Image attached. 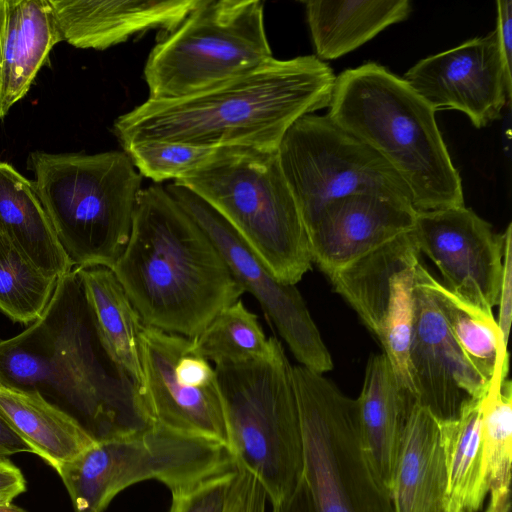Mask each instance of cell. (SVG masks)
<instances>
[{
  "mask_svg": "<svg viewBox=\"0 0 512 512\" xmlns=\"http://www.w3.org/2000/svg\"><path fill=\"white\" fill-rule=\"evenodd\" d=\"M0 385L36 391L73 416L95 441L152 426L141 387L108 355L76 268L58 279L39 319L0 339Z\"/></svg>",
  "mask_w": 512,
  "mask_h": 512,
  "instance_id": "1",
  "label": "cell"
},
{
  "mask_svg": "<svg viewBox=\"0 0 512 512\" xmlns=\"http://www.w3.org/2000/svg\"><path fill=\"white\" fill-rule=\"evenodd\" d=\"M335 78L316 56L273 57L200 93L176 100L147 99L119 116L113 131L122 146L164 142L278 149L299 118L329 106Z\"/></svg>",
  "mask_w": 512,
  "mask_h": 512,
  "instance_id": "2",
  "label": "cell"
},
{
  "mask_svg": "<svg viewBox=\"0 0 512 512\" xmlns=\"http://www.w3.org/2000/svg\"><path fill=\"white\" fill-rule=\"evenodd\" d=\"M111 270L143 325L191 339L244 293L211 240L158 184L139 192Z\"/></svg>",
  "mask_w": 512,
  "mask_h": 512,
  "instance_id": "3",
  "label": "cell"
},
{
  "mask_svg": "<svg viewBox=\"0 0 512 512\" xmlns=\"http://www.w3.org/2000/svg\"><path fill=\"white\" fill-rule=\"evenodd\" d=\"M328 108L332 122L395 170L416 211L464 205L436 111L403 78L376 62L346 69L335 78Z\"/></svg>",
  "mask_w": 512,
  "mask_h": 512,
  "instance_id": "4",
  "label": "cell"
},
{
  "mask_svg": "<svg viewBox=\"0 0 512 512\" xmlns=\"http://www.w3.org/2000/svg\"><path fill=\"white\" fill-rule=\"evenodd\" d=\"M32 181L74 267H107L125 247L142 175L124 151L29 154Z\"/></svg>",
  "mask_w": 512,
  "mask_h": 512,
  "instance_id": "5",
  "label": "cell"
},
{
  "mask_svg": "<svg viewBox=\"0 0 512 512\" xmlns=\"http://www.w3.org/2000/svg\"><path fill=\"white\" fill-rule=\"evenodd\" d=\"M175 182L224 217L280 281L295 285L311 269L309 236L278 149L226 147Z\"/></svg>",
  "mask_w": 512,
  "mask_h": 512,
  "instance_id": "6",
  "label": "cell"
},
{
  "mask_svg": "<svg viewBox=\"0 0 512 512\" xmlns=\"http://www.w3.org/2000/svg\"><path fill=\"white\" fill-rule=\"evenodd\" d=\"M237 467L254 475L272 506L303 475V440L292 366L279 342L261 361L214 366Z\"/></svg>",
  "mask_w": 512,
  "mask_h": 512,
  "instance_id": "7",
  "label": "cell"
},
{
  "mask_svg": "<svg viewBox=\"0 0 512 512\" xmlns=\"http://www.w3.org/2000/svg\"><path fill=\"white\" fill-rule=\"evenodd\" d=\"M272 58L261 1L202 0L149 53L144 67L148 99H182Z\"/></svg>",
  "mask_w": 512,
  "mask_h": 512,
  "instance_id": "8",
  "label": "cell"
},
{
  "mask_svg": "<svg viewBox=\"0 0 512 512\" xmlns=\"http://www.w3.org/2000/svg\"><path fill=\"white\" fill-rule=\"evenodd\" d=\"M303 440V477L316 512H395L362 444L358 400L323 374L292 366Z\"/></svg>",
  "mask_w": 512,
  "mask_h": 512,
  "instance_id": "9",
  "label": "cell"
},
{
  "mask_svg": "<svg viewBox=\"0 0 512 512\" xmlns=\"http://www.w3.org/2000/svg\"><path fill=\"white\" fill-rule=\"evenodd\" d=\"M234 466L223 444L155 424L134 435L95 441L57 472L75 512H103L137 482L158 480L173 494Z\"/></svg>",
  "mask_w": 512,
  "mask_h": 512,
  "instance_id": "10",
  "label": "cell"
},
{
  "mask_svg": "<svg viewBox=\"0 0 512 512\" xmlns=\"http://www.w3.org/2000/svg\"><path fill=\"white\" fill-rule=\"evenodd\" d=\"M278 157L305 227L325 205L349 195L411 204L408 187L385 159L326 115L299 118L280 142Z\"/></svg>",
  "mask_w": 512,
  "mask_h": 512,
  "instance_id": "11",
  "label": "cell"
},
{
  "mask_svg": "<svg viewBox=\"0 0 512 512\" xmlns=\"http://www.w3.org/2000/svg\"><path fill=\"white\" fill-rule=\"evenodd\" d=\"M139 351L141 391L154 424L228 448L216 372L193 339L142 325Z\"/></svg>",
  "mask_w": 512,
  "mask_h": 512,
  "instance_id": "12",
  "label": "cell"
},
{
  "mask_svg": "<svg viewBox=\"0 0 512 512\" xmlns=\"http://www.w3.org/2000/svg\"><path fill=\"white\" fill-rule=\"evenodd\" d=\"M419 254L409 231L327 275L378 338L400 384L413 398L408 352Z\"/></svg>",
  "mask_w": 512,
  "mask_h": 512,
  "instance_id": "13",
  "label": "cell"
},
{
  "mask_svg": "<svg viewBox=\"0 0 512 512\" xmlns=\"http://www.w3.org/2000/svg\"><path fill=\"white\" fill-rule=\"evenodd\" d=\"M165 189L211 240L244 292L259 302L300 365L321 374L330 371L331 355L295 285L277 279L231 224L195 192L175 181Z\"/></svg>",
  "mask_w": 512,
  "mask_h": 512,
  "instance_id": "14",
  "label": "cell"
},
{
  "mask_svg": "<svg viewBox=\"0 0 512 512\" xmlns=\"http://www.w3.org/2000/svg\"><path fill=\"white\" fill-rule=\"evenodd\" d=\"M419 252L439 269L443 286L492 314L498 304L505 233L463 206L417 211L411 230Z\"/></svg>",
  "mask_w": 512,
  "mask_h": 512,
  "instance_id": "15",
  "label": "cell"
},
{
  "mask_svg": "<svg viewBox=\"0 0 512 512\" xmlns=\"http://www.w3.org/2000/svg\"><path fill=\"white\" fill-rule=\"evenodd\" d=\"M403 79L435 111L458 110L478 129L500 119L512 96L495 29L421 59Z\"/></svg>",
  "mask_w": 512,
  "mask_h": 512,
  "instance_id": "16",
  "label": "cell"
},
{
  "mask_svg": "<svg viewBox=\"0 0 512 512\" xmlns=\"http://www.w3.org/2000/svg\"><path fill=\"white\" fill-rule=\"evenodd\" d=\"M413 308L408 360L414 399L438 420H453L466 402L484 396L489 382L457 345L416 271Z\"/></svg>",
  "mask_w": 512,
  "mask_h": 512,
  "instance_id": "17",
  "label": "cell"
},
{
  "mask_svg": "<svg viewBox=\"0 0 512 512\" xmlns=\"http://www.w3.org/2000/svg\"><path fill=\"white\" fill-rule=\"evenodd\" d=\"M416 212L408 202L377 194L331 201L306 227L313 262L329 275L411 231Z\"/></svg>",
  "mask_w": 512,
  "mask_h": 512,
  "instance_id": "18",
  "label": "cell"
},
{
  "mask_svg": "<svg viewBox=\"0 0 512 512\" xmlns=\"http://www.w3.org/2000/svg\"><path fill=\"white\" fill-rule=\"evenodd\" d=\"M61 37L73 47L104 50L149 31L175 30L202 0H48Z\"/></svg>",
  "mask_w": 512,
  "mask_h": 512,
  "instance_id": "19",
  "label": "cell"
},
{
  "mask_svg": "<svg viewBox=\"0 0 512 512\" xmlns=\"http://www.w3.org/2000/svg\"><path fill=\"white\" fill-rule=\"evenodd\" d=\"M61 42L48 0H0V121Z\"/></svg>",
  "mask_w": 512,
  "mask_h": 512,
  "instance_id": "20",
  "label": "cell"
},
{
  "mask_svg": "<svg viewBox=\"0 0 512 512\" xmlns=\"http://www.w3.org/2000/svg\"><path fill=\"white\" fill-rule=\"evenodd\" d=\"M357 400L364 451L375 474L391 494L404 427L415 399L400 384L382 353L369 358Z\"/></svg>",
  "mask_w": 512,
  "mask_h": 512,
  "instance_id": "21",
  "label": "cell"
},
{
  "mask_svg": "<svg viewBox=\"0 0 512 512\" xmlns=\"http://www.w3.org/2000/svg\"><path fill=\"white\" fill-rule=\"evenodd\" d=\"M445 489L440 421L414 401L394 469L391 497L395 512H440Z\"/></svg>",
  "mask_w": 512,
  "mask_h": 512,
  "instance_id": "22",
  "label": "cell"
},
{
  "mask_svg": "<svg viewBox=\"0 0 512 512\" xmlns=\"http://www.w3.org/2000/svg\"><path fill=\"white\" fill-rule=\"evenodd\" d=\"M0 232L50 277L60 279L74 268L33 182L1 160Z\"/></svg>",
  "mask_w": 512,
  "mask_h": 512,
  "instance_id": "23",
  "label": "cell"
},
{
  "mask_svg": "<svg viewBox=\"0 0 512 512\" xmlns=\"http://www.w3.org/2000/svg\"><path fill=\"white\" fill-rule=\"evenodd\" d=\"M316 57L334 60L357 49L388 26L408 19L409 0L306 1Z\"/></svg>",
  "mask_w": 512,
  "mask_h": 512,
  "instance_id": "24",
  "label": "cell"
},
{
  "mask_svg": "<svg viewBox=\"0 0 512 512\" xmlns=\"http://www.w3.org/2000/svg\"><path fill=\"white\" fill-rule=\"evenodd\" d=\"M0 414L56 471L95 442L73 416L36 391L0 385Z\"/></svg>",
  "mask_w": 512,
  "mask_h": 512,
  "instance_id": "25",
  "label": "cell"
},
{
  "mask_svg": "<svg viewBox=\"0 0 512 512\" xmlns=\"http://www.w3.org/2000/svg\"><path fill=\"white\" fill-rule=\"evenodd\" d=\"M104 349L141 387L139 333L142 322L120 282L107 267H74Z\"/></svg>",
  "mask_w": 512,
  "mask_h": 512,
  "instance_id": "26",
  "label": "cell"
},
{
  "mask_svg": "<svg viewBox=\"0 0 512 512\" xmlns=\"http://www.w3.org/2000/svg\"><path fill=\"white\" fill-rule=\"evenodd\" d=\"M481 399L466 402L457 418L439 420L446 469L442 509L446 512H477L489 492L482 451Z\"/></svg>",
  "mask_w": 512,
  "mask_h": 512,
  "instance_id": "27",
  "label": "cell"
},
{
  "mask_svg": "<svg viewBox=\"0 0 512 512\" xmlns=\"http://www.w3.org/2000/svg\"><path fill=\"white\" fill-rule=\"evenodd\" d=\"M509 364L498 363L481 399L484 472L492 512H510L512 383Z\"/></svg>",
  "mask_w": 512,
  "mask_h": 512,
  "instance_id": "28",
  "label": "cell"
},
{
  "mask_svg": "<svg viewBox=\"0 0 512 512\" xmlns=\"http://www.w3.org/2000/svg\"><path fill=\"white\" fill-rule=\"evenodd\" d=\"M416 272L431 292L457 345L489 382L497 363H509L493 313H486L449 291L420 262Z\"/></svg>",
  "mask_w": 512,
  "mask_h": 512,
  "instance_id": "29",
  "label": "cell"
},
{
  "mask_svg": "<svg viewBox=\"0 0 512 512\" xmlns=\"http://www.w3.org/2000/svg\"><path fill=\"white\" fill-rule=\"evenodd\" d=\"M193 341L200 355L215 365L267 359L279 343L265 336L257 315L240 299L222 309Z\"/></svg>",
  "mask_w": 512,
  "mask_h": 512,
  "instance_id": "30",
  "label": "cell"
},
{
  "mask_svg": "<svg viewBox=\"0 0 512 512\" xmlns=\"http://www.w3.org/2000/svg\"><path fill=\"white\" fill-rule=\"evenodd\" d=\"M58 279L45 274L0 232V311L14 322L41 317Z\"/></svg>",
  "mask_w": 512,
  "mask_h": 512,
  "instance_id": "31",
  "label": "cell"
},
{
  "mask_svg": "<svg viewBox=\"0 0 512 512\" xmlns=\"http://www.w3.org/2000/svg\"><path fill=\"white\" fill-rule=\"evenodd\" d=\"M123 148L138 172L156 183L189 175L223 149L164 142L131 143Z\"/></svg>",
  "mask_w": 512,
  "mask_h": 512,
  "instance_id": "32",
  "label": "cell"
},
{
  "mask_svg": "<svg viewBox=\"0 0 512 512\" xmlns=\"http://www.w3.org/2000/svg\"><path fill=\"white\" fill-rule=\"evenodd\" d=\"M237 466L173 493L170 512H227L237 483Z\"/></svg>",
  "mask_w": 512,
  "mask_h": 512,
  "instance_id": "33",
  "label": "cell"
},
{
  "mask_svg": "<svg viewBox=\"0 0 512 512\" xmlns=\"http://www.w3.org/2000/svg\"><path fill=\"white\" fill-rule=\"evenodd\" d=\"M503 270L498 296L499 317L497 320L501 342L507 347L512 318V225L505 230Z\"/></svg>",
  "mask_w": 512,
  "mask_h": 512,
  "instance_id": "34",
  "label": "cell"
},
{
  "mask_svg": "<svg viewBox=\"0 0 512 512\" xmlns=\"http://www.w3.org/2000/svg\"><path fill=\"white\" fill-rule=\"evenodd\" d=\"M497 24L496 32L500 52L506 72L512 77V1L499 0L496 2Z\"/></svg>",
  "mask_w": 512,
  "mask_h": 512,
  "instance_id": "35",
  "label": "cell"
},
{
  "mask_svg": "<svg viewBox=\"0 0 512 512\" xmlns=\"http://www.w3.org/2000/svg\"><path fill=\"white\" fill-rule=\"evenodd\" d=\"M26 490L20 469L8 457H0V505L9 504Z\"/></svg>",
  "mask_w": 512,
  "mask_h": 512,
  "instance_id": "36",
  "label": "cell"
},
{
  "mask_svg": "<svg viewBox=\"0 0 512 512\" xmlns=\"http://www.w3.org/2000/svg\"><path fill=\"white\" fill-rule=\"evenodd\" d=\"M272 512H316L311 492L303 475L291 493L273 505Z\"/></svg>",
  "mask_w": 512,
  "mask_h": 512,
  "instance_id": "37",
  "label": "cell"
},
{
  "mask_svg": "<svg viewBox=\"0 0 512 512\" xmlns=\"http://www.w3.org/2000/svg\"><path fill=\"white\" fill-rule=\"evenodd\" d=\"M20 452L33 453V450L0 414V457H9Z\"/></svg>",
  "mask_w": 512,
  "mask_h": 512,
  "instance_id": "38",
  "label": "cell"
},
{
  "mask_svg": "<svg viewBox=\"0 0 512 512\" xmlns=\"http://www.w3.org/2000/svg\"><path fill=\"white\" fill-rule=\"evenodd\" d=\"M228 512H263L262 510L246 504H237L232 506Z\"/></svg>",
  "mask_w": 512,
  "mask_h": 512,
  "instance_id": "39",
  "label": "cell"
},
{
  "mask_svg": "<svg viewBox=\"0 0 512 512\" xmlns=\"http://www.w3.org/2000/svg\"><path fill=\"white\" fill-rule=\"evenodd\" d=\"M0 512H26V511L16 505H13L12 503H9V504L0 505Z\"/></svg>",
  "mask_w": 512,
  "mask_h": 512,
  "instance_id": "40",
  "label": "cell"
},
{
  "mask_svg": "<svg viewBox=\"0 0 512 512\" xmlns=\"http://www.w3.org/2000/svg\"><path fill=\"white\" fill-rule=\"evenodd\" d=\"M440 512H446L443 509ZM486 512H492L489 508H487Z\"/></svg>",
  "mask_w": 512,
  "mask_h": 512,
  "instance_id": "41",
  "label": "cell"
}]
</instances>
